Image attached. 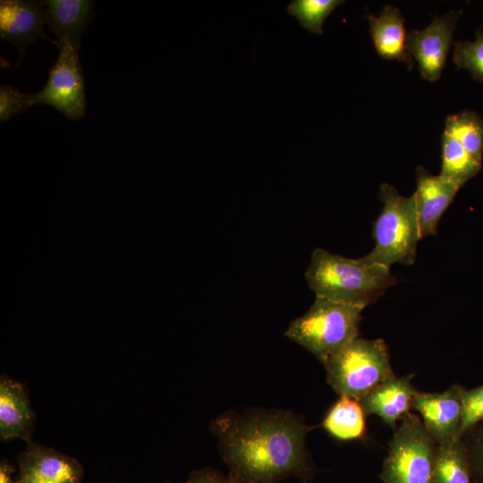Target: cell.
<instances>
[{
	"label": "cell",
	"instance_id": "obj_2",
	"mask_svg": "<svg viewBox=\"0 0 483 483\" xmlns=\"http://www.w3.org/2000/svg\"><path fill=\"white\" fill-rule=\"evenodd\" d=\"M305 278L316 296L365 308L396 282L390 267L349 258L322 248L313 250Z\"/></svg>",
	"mask_w": 483,
	"mask_h": 483
},
{
	"label": "cell",
	"instance_id": "obj_8",
	"mask_svg": "<svg viewBox=\"0 0 483 483\" xmlns=\"http://www.w3.org/2000/svg\"><path fill=\"white\" fill-rule=\"evenodd\" d=\"M462 14V10L449 11L435 17L424 30L407 34V49L425 80L435 82L440 78Z\"/></svg>",
	"mask_w": 483,
	"mask_h": 483
},
{
	"label": "cell",
	"instance_id": "obj_19",
	"mask_svg": "<svg viewBox=\"0 0 483 483\" xmlns=\"http://www.w3.org/2000/svg\"><path fill=\"white\" fill-rule=\"evenodd\" d=\"M445 132L448 133L479 163L483 156V118L472 110H462L447 116Z\"/></svg>",
	"mask_w": 483,
	"mask_h": 483
},
{
	"label": "cell",
	"instance_id": "obj_15",
	"mask_svg": "<svg viewBox=\"0 0 483 483\" xmlns=\"http://www.w3.org/2000/svg\"><path fill=\"white\" fill-rule=\"evenodd\" d=\"M34 415L22 386L12 379L0 383V435L2 439L21 438L29 441Z\"/></svg>",
	"mask_w": 483,
	"mask_h": 483
},
{
	"label": "cell",
	"instance_id": "obj_14",
	"mask_svg": "<svg viewBox=\"0 0 483 483\" xmlns=\"http://www.w3.org/2000/svg\"><path fill=\"white\" fill-rule=\"evenodd\" d=\"M370 34L377 53L384 59L405 63L409 70L413 67L411 55L407 49V34L401 11L386 5L378 16H368Z\"/></svg>",
	"mask_w": 483,
	"mask_h": 483
},
{
	"label": "cell",
	"instance_id": "obj_26",
	"mask_svg": "<svg viewBox=\"0 0 483 483\" xmlns=\"http://www.w3.org/2000/svg\"><path fill=\"white\" fill-rule=\"evenodd\" d=\"M13 468L9 466L5 462H3L0 465V483H20V480H13Z\"/></svg>",
	"mask_w": 483,
	"mask_h": 483
},
{
	"label": "cell",
	"instance_id": "obj_5",
	"mask_svg": "<svg viewBox=\"0 0 483 483\" xmlns=\"http://www.w3.org/2000/svg\"><path fill=\"white\" fill-rule=\"evenodd\" d=\"M327 382L341 395L360 401L394 375L382 339L356 337L326 362Z\"/></svg>",
	"mask_w": 483,
	"mask_h": 483
},
{
	"label": "cell",
	"instance_id": "obj_13",
	"mask_svg": "<svg viewBox=\"0 0 483 483\" xmlns=\"http://www.w3.org/2000/svg\"><path fill=\"white\" fill-rule=\"evenodd\" d=\"M45 22L55 36L58 45L67 42L80 48L81 35L94 15L90 0H47ZM59 47V46H58Z\"/></svg>",
	"mask_w": 483,
	"mask_h": 483
},
{
	"label": "cell",
	"instance_id": "obj_11",
	"mask_svg": "<svg viewBox=\"0 0 483 483\" xmlns=\"http://www.w3.org/2000/svg\"><path fill=\"white\" fill-rule=\"evenodd\" d=\"M416 179L413 196L420 237L424 238L436 233L444 212L463 184L442 174L433 175L422 166L417 167Z\"/></svg>",
	"mask_w": 483,
	"mask_h": 483
},
{
	"label": "cell",
	"instance_id": "obj_10",
	"mask_svg": "<svg viewBox=\"0 0 483 483\" xmlns=\"http://www.w3.org/2000/svg\"><path fill=\"white\" fill-rule=\"evenodd\" d=\"M44 1L2 0L0 2V36L16 47L18 63L27 47L38 39H45L58 47L44 30Z\"/></svg>",
	"mask_w": 483,
	"mask_h": 483
},
{
	"label": "cell",
	"instance_id": "obj_4",
	"mask_svg": "<svg viewBox=\"0 0 483 483\" xmlns=\"http://www.w3.org/2000/svg\"><path fill=\"white\" fill-rule=\"evenodd\" d=\"M362 309L316 296L309 310L289 325L285 335L325 364L332 355L358 337Z\"/></svg>",
	"mask_w": 483,
	"mask_h": 483
},
{
	"label": "cell",
	"instance_id": "obj_16",
	"mask_svg": "<svg viewBox=\"0 0 483 483\" xmlns=\"http://www.w3.org/2000/svg\"><path fill=\"white\" fill-rule=\"evenodd\" d=\"M21 477L38 482H78L80 474V470L73 460L30 442L21 459Z\"/></svg>",
	"mask_w": 483,
	"mask_h": 483
},
{
	"label": "cell",
	"instance_id": "obj_7",
	"mask_svg": "<svg viewBox=\"0 0 483 483\" xmlns=\"http://www.w3.org/2000/svg\"><path fill=\"white\" fill-rule=\"evenodd\" d=\"M59 54L48 72L45 87L30 94L32 105L49 106L70 120H79L86 114L87 100L80 48L70 43L59 45Z\"/></svg>",
	"mask_w": 483,
	"mask_h": 483
},
{
	"label": "cell",
	"instance_id": "obj_21",
	"mask_svg": "<svg viewBox=\"0 0 483 483\" xmlns=\"http://www.w3.org/2000/svg\"><path fill=\"white\" fill-rule=\"evenodd\" d=\"M345 1L342 0H293L287 13L294 16L301 27L313 34H322V26L328 15Z\"/></svg>",
	"mask_w": 483,
	"mask_h": 483
},
{
	"label": "cell",
	"instance_id": "obj_6",
	"mask_svg": "<svg viewBox=\"0 0 483 483\" xmlns=\"http://www.w3.org/2000/svg\"><path fill=\"white\" fill-rule=\"evenodd\" d=\"M401 420L380 479L384 483H433L436 443L416 414L409 412Z\"/></svg>",
	"mask_w": 483,
	"mask_h": 483
},
{
	"label": "cell",
	"instance_id": "obj_28",
	"mask_svg": "<svg viewBox=\"0 0 483 483\" xmlns=\"http://www.w3.org/2000/svg\"><path fill=\"white\" fill-rule=\"evenodd\" d=\"M21 479L26 480L29 483H78L72 480H64V481H56V482H38L26 477H21Z\"/></svg>",
	"mask_w": 483,
	"mask_h": 483
},
{
	"label": "cell",
	"instance_id": "obj_9",
	"mask_svg": "<svg viewBox=\"0 0 483 483\" xmlns=\"http://www.w3.org/2000/svg\"><path fill=\"white\" fill-rule=\"evenodd\" d=\"M462 391L458 386L442 393L417 392L412 403L422 423L436 443L459 440L462 420Z\"/></svg>",
	"mask_w": 483,
	"mask_h": 483
},
{
	"label": "cell",
	"instance_id": "obj_27",
	"mask_svg": "<svg viewBox=\"0 0 483 483\" xmlns=\"http://www.w3.org/2000/svg\"><path fill=\"white\" fill-rule=\"evenodd\" d=\"M476 463L479 471L483 476V436L479 442L476 449Z\"/></svg>",
	"mask_w": 483,
	"mask_h": 483
},
{
	"label": "cell",
	"instance_id": "obj_29",
	"mask_svg": "<svg viewBox=\"0 0 483 483\" xmlns=\"http://www.w3.org/2000/svg\"><path fill=\"white\" fill-rule=\"evenodd\" d=\"M20 483H29V482H27L26 480L21 479Z\"/></svg>",
	"mask_w": 483,
	"mask_h": 483
},
{
	"label": "cell",
	"instance_id": "obj_22",
	"mask_svg": "<svg viewBox=\"0 0 483 483\" xmlns=\"http://www.w3.org/2000/svg\"><path fill=\"white\" fill-rule=\"evenodd\" d=\"M453 62L459 68L467 70L471 77L483 81V29L475 31L474 40L454 43Z\"/></svg>",
	"mask_w": 483,
	"mask_h": 483
},
{
	"label": "cell",
	"instance_id": "obj_20",
	"mask_svg": "<svg viewBox=\"0 0 483 483\" xmlns=\"http://www.w3.org/2000/svg\"><path fill=\"white\" fill-rule=\"evenodd\" d=\"M481 168L477 161L453 137L445 132L442 136V167L440 174L464 184Z\"/></svg>",
	"mask_w": 483,
	"mask_h": 483
},
{
	"label": "cell",
	"instance_id": "obj_18",
	"mask_svg": "<svg viewBox=\"0 0 483 483\" xmlns=\"http://www.w3.org/2000/svg\"><path fill=\"white\" fill-rule=\"evenodd\" d=\"M470 480L469 459L460 439L436 445L433 466V483H470Z\"/></svg>",
	"mask_w": 483,
	"mask_h": 483
},
{
	"label": "cell",
	"instance_id": "obj_24",
	"mask_svg": "<svg viewBox=\"0 0 483 483\" xmlns=\"http://www.w3.org/2000/svg\"><path fill=\"white\" fill-rule=\"evenodd\" d=\"M30 94H24L13 85L0 87V122H7L13 116L32 106Z\"/></svg>",
	"mask_w": 483,
	"mask_h": 483
},
{
	"label": "cell",
	"instance_id": "obj_23",
	"mask_svg": "<svg viewBox=\"0 0 483 483\" xmlns=\"http://www.w3.org/2000/svg\"><path fill=\"white\" fill-rule=\"evenodd\" d=\"M483 420V386L462 391V420L460 436Z\"/></svg>",
	"mask_w": 483,
	"mask_h": 483
},
{
	"label": "cell",
	"instance_id": "obj_3",
	"mask_svg": "<svg viewBox=\"0 0 483 483\" xmlns=\"http://www.w3.org/2000/svg\"><path fill=\"white\" fill-rule=\"evenodd\" d=\"M378 198L383 209L374 223V249L361 258L390 267L392 264L412 265L421 239L414 196L399 194L391 184L380 185Z\"/></svg>",
	"mask_w": 483,
	"mask_h": 483
},
{
	"label": "cell",
	"instance_id": "obj_12",
	"mask_svg": "<svg viewBox=\"0 0 483 483\" xmlns=\"http://www.w3.org/2000/svg\"><path fill=\"white\" fill-rule=\"evenodd\" d=\"M411 376H394L359 402L366 415L378 416L385 423L395 427L398 419L409 413L417 393Z\"/></svg>",
	"mask_w": 483,
	"mask_h": 483
},
{
	"label": "cell",
	"instance_id": "obj_30",
	"mask_svg": "<svg viewBox=\"0 0 483 483\" xmlns=\"http://www.w3.org/2000/svg\"><path fill=\"white\" fill-rule=\"evenodd\" d=\"M304 483H306V482H304Z\"/></svg>",
	"mask_w": 483,
	"mask_h": 483
},
{
	"label": "cell",
	"instance_id": "obj_25",
	"mask_svg": "<svg viewBox=\"0 0 483 483\" xmlns=\"http://www.w3.org/2000/svg\"><path fill=\"white\" fill-rule=\"evenodd\" d=\"M185 483H234L229 476L212 468H205L191 474Z\"/></svg>",
	"mask_w": 483,
	"mask_h": 483
},
{
	"label": "cell",
	"instance_id": "obj_1",
	"mask_svg": "<svg viewBox=\"0 0 483 483\" xmlns=\"http://www.w3.org/2000/svg\"><path fill=\"white\" fill-rule=\"evenodd\" d=\"M309 429L301 416L279 410L232 411L211 424L234 483H278L290 476L312 479L316 469L305 446Z\"/></svg>",
	"mask_w": 483,
	"mask_h": 483
},
{
	"label": "cell",
	"instance_id": "obj_17",
	"mask_svg": "<svg viewBox=\"0 0 483 483\" xmlns=\"http://www.w3.org/2000/svg\"><path fill=\"white\" fill-rule=\"evenodd\" d=\"M365 415L359 401L341 395L327 411L322 425L329 435L338 440L358 439L365 434Z\"/></svg>",
	"mask_w": 483,
	"mask_h": 483
}]
</instances>
